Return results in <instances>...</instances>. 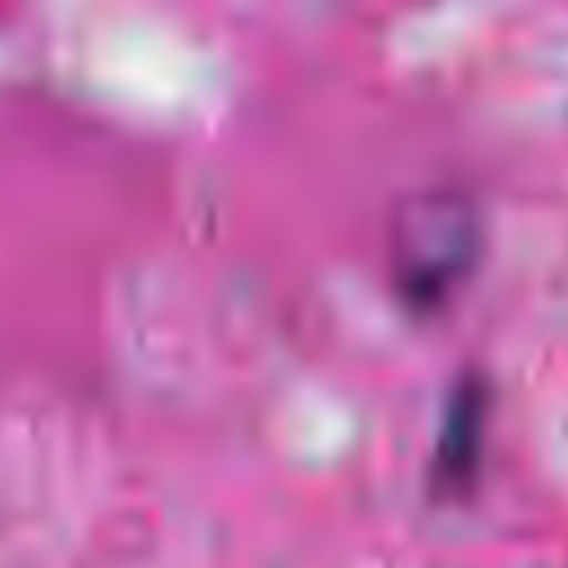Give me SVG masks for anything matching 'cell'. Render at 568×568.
I'll return each mask as SVG.
<instances>
[{"mask_svg":"<svg viewBox=\"0 0 568 568\" xmlns=\"http://www.w3.org/2000/svg\"><path fill=\"white\" fill-rule=\"evenodd\" d=\"M475 262V213L453 195H435L404 217L395 248V284L413 311H435Z\"/></svg>","mask_w":568,"mask_h":568,"instance_id":"1","label":"cell"},{"mask_svg":"<svg viewBox=\"0 0 568 568\" xmlns=\"http://www.w3.org/2000/svg\"><path fill=\"white\" fill-rule=\"evenodd\" d=\"M488 417H493V399L484 377H462L448 395L444 422H439V439H435V457H430V488L444 497L470 493L484 466V448H488Z\"/></svg>","mask_w":568,"mask_h":568,"instance_id":"2","label":"cell"}]
</instances>
